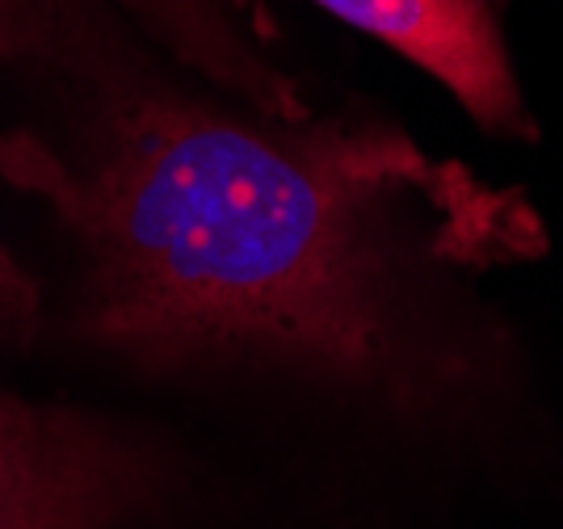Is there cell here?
<instances>
[{
    "label": "cell",
    "instance_id": "obj_1",
    "mask_svg": "<svg viewBox=\"0 0 563 529\" xmlns=\"http://www.w3.org/2000/svg\"><path fill=\"white\" fill-rule=\"evenodd\" d=\"M80 240V332L147 370L257 357L378 387L399 357L387 189L396 139H278L177 97H135L89 156H4Z\"/></svg>",
    "mask_w": 563,
    "mask_h": 529
},
{
    "label": "cell",
    "instance_id": "obj_2",
    "mask_svg": "<svg viewBox=\"0 0 563 529\" xmlns=\"http://www.w3.org/2000/svg\"><path fill=\"white\" fill-rule=\"evenodd\" d=\"M186 471L101 416L0 392V529H161Z\"/></svg>",
    "mask_w": 563,
    "mask_h": 529
},
{
    "label": "cell",
    "instance_id": "obj_3",
    "mask_svg": "<svg viewBox=\"0 0 563 529\" xmlns=\"http://www.w3.org/2000/svg\"><path fill=\"white\" fill-rule=\"evenodd\" d=\"M429 71L484 131L534 139L488 0H311Z\"/></svg>",
    "mask_w": 563,
    "mask_h": 529
},
{
    "label": "cell",
    "instance_id": "obj_4",
    "mask_svg": "<svg viewBox=\"0 0 563 529\" xmlns=\"http://www.w3.org/2000/svg\"><path fill=\"white\" fill-rule=\"evenodd\" d=\"M34 320V286L25 282L18 261L0 249V341H18Z\"/></svg>",
    "mask_w": 563,
    "mask_h": 529
}]
</instances>
